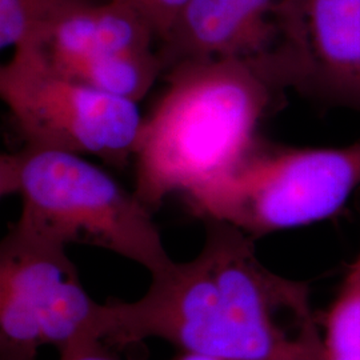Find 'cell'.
<instances>
[{"instance_id": "cell-10", "label": "cell", "mask_w": 360, "mask_h": 360, "mask_svg": "<svg viewBox=\"0 0 360 360\" xmlns=\"http://www.w3.org/2000/svg\"><path fill=\"white\" fill-rule=\"evenodd\" d=\"M103 0H0L1 49L38 40L56 22L82 7Z\"/></svg>"}, {"instance_id": "cell-13", "label": "cell", "mask_w": 360, "mask_h": 360, "mask_svg": "<svg viewBox=\"0 0 360 360\" xmlns=\"http://www.w3.org/2000/svg\"><path fill=\"white\" fill-rule=\"evenodd\" d=\"M59 360H117L110 352L108 347L96 343L84 347L77 348L65 355H59Z\"/></svg>"}, {"instance_id": "cell-3", "label": "cell", "mask_w": 360, "mask_h": 360, "mask_svg": "<svg viewBox=\"0 0 360 360\" xmlns=\"http://www.w3.org/2000/svg\"><path fill=\"white\" fill-rule=\"evenodd\" d=\"M0 193H18L16 221L59 245L103 248L159 274L172 264L153 211L82 155L23 146L0 158Z\"/></svg>"}, {"instance_id": "cell-8", "label": "cell", "mask_w": 360, "mask_h": 360, "mask_svg": "<svg viewBox=\"0 0 360 360\" xmlns=\"http://www.w3.org/2000/svg\"><path fill=\"white\" fill-rule=\"evenodd\" d=\"M282 38L262 63L271 82L360 114V0H284Z\"/></svg>"}, {"instance_id": "cell-2", "label": "cell", "mask_w": 360, "mask_h": 360, "mask_svg": "<svg viewBox=\"0 0 360 360\" xmlns=\"http://www.w3.org/2000/svg\"><path fill=\"white\" fill-rule=\"evenodd\" d=\"M167 89L143 117L134 193L153 212L233 163L284 92L254 63L186 62L163 74Z\"/></svg>"}, {"instance_id": "cell-11", "label": "cell", "mask_w": 360, "mask_h": 360, "mask_svg": "<svg viewBox=\"0 0 360 360\" xmlns=\"http://www.w3.org/2000/svg\"><path fill=\"white\" fill-rule=\"evenodd\" d=\"M323 360H360V254L324 321Z\"/></svg>"}, {"instance_id": "cell-5", "label": "cell", "mask_w": 360, "mask_h": 360, "mask_svg": "<svg viewBox=\"0 0 360 360\" xmlns=\"http://www.w3.org/2000/svg\"><path fill=\"white\" fill-rule=\"evenodd\" d=\"M67 247L13 224L0 245V360H37L102 343L103 304L91 297Z\"/></svg>"}, {"instance_id": "cell-14", "label": "cell", "mask_w": 360, "mask_h": 360, "mask_svg": "<svg viewBox=\"0 0 360 360\" xmlns=\"http://www.w3.org/2000/svg\"><path fill=\"white\" fill-rule=\"evenodd\" d=\"M171 360H221L215 359V358H208V356H202V355H195V354H188V352H181L178 356H175Z\"/></svg>"}, {"instance_id": "cell-9", "label": "cell", "mask_w": 360, "mask_h": 360, "mask_svg": "<svg viewBox=\"0 0 360 360\" xmlns=\"http://www.w3.org/2000/svg\"><path fill=\"white\" fill-rule=\"evenodd\" d=\"M284 0H187L158 47L162 77L186 62L262 65L282 38Z\"/></svg>"}, {"instance_id": "cell-12", "label": "cell", "mask_w": 360, "mask_h": 360, "mask_svg": "<svg viewBox=\"0 0 360 360\" xmlns=\"http://www.w3.org/2000/svg\"><path fill=\"white\" fill-rule=\"evenodd\" d=\"M150 19L158 34L159 43L167 37L180 10L187 0H129ZM158 43V44H159Z\"/></svg>"}, {"instance_id": "cell-7", "label": "cell", "mask_w": 360, "mask_h": 360, "mask_svg": "<svg viewBox=\"0 0 360 360\" xmlns=\"http://www.w3.org/2000/svg\"><path fill=\"white\" fill-rule=\"evenodd\" d=\"M155 43L158 34L138 6L103 0L65 15L26 44L65 77L139 103L162 77Z\"/></svg>"}, {"instance_id": "cell-6", "label": "cell", "mask_w": 360, "mask_h": 360, "mask_svg": "<svg viewBox=\"0 0 360 360\" xmlns=\"http://www.w3.org/2000/svg\"><path fill=\"white\" fill-rule=\"evenodd\" d=\"M0 94L27 147L95 155L116 167L135 154L138 103L65 77L32 44L13 49L0 70Z\"/></svg>"}, {"instance_id": "cell-1", "label": "cell", "mask_w": 360, "mask_h": 360, "mask_svg": "<svg viewBox=\"0 0 360 360\" xmlns=\"http://www.w3.org/2000/svg\"><path fill=\"white\" fill-rule=\"evenodd\" d=\"M200 252L153 275L138 300L103 304L102 343L160 339L221 360H323V331L309 284L269 270L254 239L206 219Z\"/></svg>"}, {"instance_id": "cell-4", "label": "cell", "mask_w": 360, "mask_h": 360, "mask_svg": "<svg viewBox=\"0 0 360 360\" xmlns=\"http://www.w3.org/2000/svg\"><path fill=\"white\" fill-rule=\"evenodd\" d=\"M360 187V143L300 148L260 135L227 168L183 198L195 217L221 220L254 240L334 215Z\"/></svg>"}]
</instances>
